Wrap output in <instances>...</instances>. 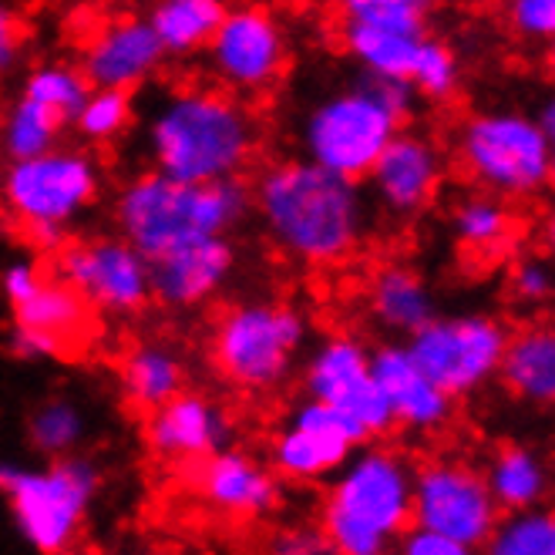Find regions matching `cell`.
Returning a JSON list of instances; mask_svg holds the SVG:
<instances>
[{
    "mask_svg": "<svg viewBox=\"0 0 555 555\" xmlns=\"http://www.w3.org/2000/svg\"><path fill=\"white\" fill-rule=\"evenodd\" d=\"M485 548L492 555H552L555 552V518L545 505L499 512L495 529Z\"/></svg>",
    "mask_w": 555,
    "mask_h": 555,
    "instance_id": "cell-32",
    "label": "cell"
},
{
    "mask_svg": "<svg viewBox=\"0 0 555 555\" xmlns=\"http://www.w3.org/2000/svg\"><path fill=\"white\" fill-rule=\"evenodd\" d=\"M417 91L408 78H380L361 72L347 88L326 91L300 121L304 158L344 179L364 182L384 145L408 125Z\"/></svg>",
    "mask_w": 555,
    "mask_h": 555,
    "instance_id": "cell-5",
    "label": "cell"
},
{
    "mask_svg": "<svg viewBox=\"0 0 555 555\" xmlns=\"http://www.w3.org/2000/svg\"><path fill=\"white\" fill-rule=\"evenodd\" d=\"M263 145L256 112L225 88L179 85L158 98L145 125L152 169L179 182L243 176Z\"/></svg>",
    "mask_w": 555,
    "mask_h": 555,
    "instance_id": "cell-2",
    "label": "cell"
},
{
    "mask_svg": "<svg viewBox=\"0 0 555 555\" xmlns=\"http://www.w3.org/2000/svg\"><path fill=\"white\" fill-rule=\"evenodd\" d=\"M310 344V320L283 300H243L216 317L209 357L219 377L243 395H273Z\"/></svg>",
    "mask_w": 555,
    "mask_h": 555,
    "instance_id": "cell-8",
    "label": "cell"
},
{
    "mask_svg": "<svg viewBox=\"0 0 555 555\" xmlns=\"http://www.w3.org/2000/svg\"><path fill=\"white\" fill-rule=\"evenodd\" d=\"M185 361L176 347L162 340H142L121 357L118 364V387L121 398L132 411H155L185 387Z\"/></svg>",
    "mask_w": 555,
    "mask_h": 555,
    "instance_id": "cell-24",
    "label": "cell"
},
{
    "mask_svg": "<svg viewBox=\"0 0 555 555\" xmlns=\"http://www.w3.org/2000/svg\"><path fill=\"white\" fill-rule=\"evenodd\" d=\"M91 435V421L72 395H51L27 414V444L38 459H68L78 454Z\"/></svg>",
    "mask_w": 555,
    "mask_h": 555,
    "instance_id": "cell-29",
    "label": "cell"
},
{
    "mask_svg": "<svg viewBox=\"0 0 555 555\" xmlns=\"http://www.w3.org/2000/svg\"><path fill=\"white\" fill-rule=\"evenodd\" d=\"M195 492L225 518H267L283 499L280 475L230 444L195 462Z\"/></svg>",
    "mask_w": 555,
    "mask_h": 555,
    "instance_id": "cell-21",
    "label": "cell"
},
{
    "mask_svg": "<svg viewBox=\"0 0 555 555\" xmlns=\"http://www.w3.org/2000/svg\"><path fill=\"white\" fill-rule=\"evenodd\" d=\"M451 236L462 249L488 259L499 256L515 240V212L508 209V199H499L492 192H468L454 203L451 216Z\"/></svg>",
    "mask_w": 555,
    "mask_h": 555,
    "instance_id": "cell-28",
    "label": "cell"
},
{
    "mask_svg": "<svg viewBox=\"0 0 555 555\" xmlns=\"http://www.w3.org/2000/svg\"><path fill=\"white\" fill-rule=\"evenodd\" d=\"M225 11V0H155L145 21L166 48V57H195L206 51Z\"/></svg>",
    "mask_w": 555,
    "mask_h": 555,
    "instance_id": "cell-26",
    "label": "cell"
},
{
    "mask_svg": "<svg viewBox=\"0 0 555 555\" xmlns=\"http://www.w3.org/2000/svg\"><path fill=\"white\" fill-rule=\"evenodd\" d=\"M273 548L283 555H323V552H331V542H326L320 526H297V529L280 532Z\"/></svg>",
    "mask_w": 555,
    "mask_h": 555,
    "instance_id": "cell-43",
    "label": "cell"
},
{
    "mask_svg": "<svg viewBox=\"0 0 555 555\" xmlns=\"http://www.w3.org/2000/svg\"><path fill=\"white\" fill-rule=\"evenodd\" d=\"M411 88L417 98H428V102H451L462 88V64L454 48L441 38H435L431 30L417 41L411 72H408Z\"/></svg>",
    "mask_w": 555,
    "mask_h": 555,
    "instance_id": "cell-36",
    "label": "cell"
},
{
    "mask_svg": "<svg viewBox=\"0 0 555 555\" xmlns=\"http://www.w3.org/2000/svg\"><path fill=\"white\" fill-rule=\"evenodd\" d=\"M444 179L448 158L441 145L408 125L398 128L364 176L371 203L395 222H414L428 212L444 189Z\"/></svg>",
    "mask_w": 555,
    "mask_h": 555,
    "instance_id": "cell-15",
    "label": "cell"
},
{
    "mask_svg": "<svg viewBox=\"0 0 555 555\" xmlns=\"http://www.w3.org/2000/svg\"><path fill=\"white\" fill-rule=\"evenodd\" d=\"M495 380H502V387L521 404L548 408L555 401V334L545 320L508 331Z\"/></svg>",
    "mask_w": 555,
    "mask_h": 555,
    "instance_id": "cell-23",
    "label": "cell"
},
{
    "mask_svg": "<svg viewBox=\"0 0 555 555\" xmlns=\"http://www.w3.org/2000/svg\"><path fill=\"white\" fill-rule=\"evenodd\" d=\"M203 54L219 88L236 98L270 94L289 68L286 30L273 11L259 4L225 11Z\"/></svg>",
    "mask_w": 555,
    "mask_h": 555,
    "instance_id": "cell-12",
    "label": "cell"
},
{
    "mask_svg": "<svg viewBox=\"0 0 555 555\" xmlns=\"http://www.w3.org/2000/svg\"><path fill=\"white\" fill-rule=\"evenodd\" d=\"M488 492H492L499 512L535 508L548 499V465L545 459L521 441L502 444L485 468Z\"/></svg>",
    "mask_w": 555,
    "mask_h": 555,
    "instance_id": "cell-25",
    "label": "cell"
},
{
    "mask_svg": "<svg viewBox=\"0 0 555 555\" xmlns=\"http://www.w3.org/2000/svg\"><path fill=\"white\" fill-rule=\"evenodd\" d=\"M102 485L105 475L88 454H68L30 468L0 459V495L11 505L21 539L44 555L68 552L81 542Z\"/></svg>",
    "mask_w": 555,
    "mask_h": 555,
    "instance_id": "cell-7",
    "label": "cell"
},
{
    "mask_svg": "<svg viewBox=\"0 0 555 555\" xmlns=\"http://www.w3.org/2000/svg\"><path fill=\"white\" fill-rule=\"evenodd\" d=\"M421 38L404 35V30H387V27L340 21L344 51L357 61V68H361V72L380 75V78H408Z\"/></svg>",
    "mask_w": 555,
    "mask_h": 555,
    "instance_id": "cell-30",
    "label": "cell"
},
{
    "mask_svg": "<svg viewBox=\"0 0 555 555\" xmlns=\"http://www.w3.org/2000/svg\"><path fill=\"white\" fill-rule=\"evenodd\" d=\"M505 21L521 44L542 48L555 38V0H505Z\"/></svg>",
    "mask_w": 555,
    "mask_h": 555,
    "instance_id": "cell-37",
    "label": "cell"
},
{
    "mask_svg": "<svg viewBox=\"0 0 555 555\" xmlns=\"http://www.w3.org/2000/svg\"><path fill=\"white\" fill-rule=\"evenodd\" d=\"M395 548L404 552V555H468L459 542H451L448 535H441L435 529L414 526V521L398 535Z\"/></svg>",
    "mask_w": 555,
    "mask_h": 555,
    "instance_id": "cell-42",
    "label": "cell"
},
{
    "mask_svg": "<svg viewBox=\"0 0 555 555\" xmlns=\"http://www.w3.org/2000/svg\"><path fill=\"white\" fill-rule=\"evenodd\" d=\"M532 118H535V125L542 128V132L555 142V102H552V98L539 108V115H532Z\"/></svg>",
    "mask_w": 555,
    "mask_h": 555,
    "instance_id": "cell-44",
    "label": "cell"
},
{
    "mask_svg": "<svg viewBox=\"0 0 555 555\" xmlns=\"http://www.w3.org/2000/svg\"><path fill=\"white\" fill-rule=\"evenodd\" d=\"M105 189V169L91 145H54L35 158L4 162L0 209L38 253L68 243L72 225L94 209Z\"/></svg>",
    "mask_w": 555,
    "mask_h": 555,
    "instance_id": "cell-6",
    "label": "cell"
},
{
    "mask_svg": "<svg viewBox=\"0 0 555 555\" xmlns=\"http://www.w3.org/2000/svg\"><path fill=\"white\" fill-rule=\"evenodd\" d=\"M14 323L38 326V331L68 340L78 350L94 331V310L75 286L54 276L38 286L35 297H27L21 307H14Z\"/></svg>",
    "mask_w": 555,
    "mask_h": 555,
    "instance_id": "cell-27",
    "label": "cell"
},
{
    "mask_svg": "<svg viewBox=\"0 0 555 555\" xmlns=\"http://www.w3.org/2000/svg\"><path fill=\"white\" fill-rule=\"evenodd\" d=\"M41 283H44V273L30 256L11 259V263L4 267V273H0V293H4V300L11 304V310L21 307L27 297H35Z\"/></svg>",
    "mask_w": 555,
    "mask_h": 555,
    "instance_id": "cell-41",
    "label": "cell"
},
{
    "mask_svg": "<svg viewBox=\"0 0 555 555\" xmlns=\"http://www.w3.org/2000/svg\"><path fill=\"white\" fill-rule=\"evenodd\" d=\"M371 374L395 414V428H404L408 435H441L454 421V401L451 395L424 374L414 357L408 353L404 340H387L380 347H371Z\"/></svg>",
    "mask_w": 555,
    "mask_h": 555,
    "instance_id": "cell-19",
    "label": "cell"
},
{
    "mask_svg": "<svg viewBox=\"0 0 555 555\" xmlns=\"http://www.w3.org/2000/svg\"><path fill=\"white\" fill-rule=\"evenodd\" d=\"M236 246L230 236H203L149 259L152 300L166 310H195L225 289L236 273Z\"/></svg>",
    "mask_w": 555,
    "mask_h": 555,
    "instance_id": "cell-17",
    "label": "cell"
},
{
    "mask_svg": "<svg viewBox=\"0 0 555 555\" xmlns=\"http://www.w3.org/2000/svg\"><path fill=\"white\" fill-rule=\"evenodd\" d=\"M512 297L521 307H545L555 293V273L552 263L542 256H521L508 273Z\"/></svg>",
    "mask_w": 555,
    "mask_h": 555,
    "instance_id": "cell-38",
    "label": "cell"
},
{
    "mask_svg": "<svg viewBox=\"0 0 555 555\" xmlns=\"http://www.w3.org/2000/svg\"><path fill=\"white\" fill-rule=\"evenodd\" d=\"M8 350L17 361H27V364H51V361H68V357H75V347L68 340H61L48 331H38V326H24V323L11 326Z\"/></svg>",
    "mask_w": 555,
    "mask_h": 555,
    "instance_id": "cell-39",
    "label": "cell"
},
{
    "mask_svg": "<svg viewBox=\"0 0 555 555\" xmlns=\"http://www.w3.org/2000/svg\"><path fill=\"white\" fill-rule=\"evenodd\" d=\"M24 51H27V24L8 0H0V81L21 68Z\"/></svg>",
    "mask_w": 555,
    "mask_h": 555,
    "instance_id": "cell-40",
    "label": "cell"
},
{
    "mask_svg": "<svg viewBox=\"0 0 555 555\" xmlns=\"http://www.w3.org/2000/svg\"><path fill=\"white\" fill-rule=\"evenodd\" d=\"M54 256V276L75 286L94 313L139 317L152 304L149 259L125 236H85L72 240Z\"/></svg>",
    "mask_w": 555,
    "mask_h": 555,
    "instance_id": "cell-13",
    "label": "cell"
},
{
    "mask_svg": "<svg viewBox=\"0 0 555 555\" xmlns=\"http://www.w3.org/2000/svg\"><path fill=\"white\" fill-rule=\"evenodd\" d=\"M552 139L532 115L515 108L475 112L459 128V166L462 172L499 199H539L552 185Z\"/></svg>",
    "mask_w": 555,
    "mask_h": 555,
    "instance_id": "cell-9",
    "label": "cell"
},
{
    "mask_svg": "<svg viewBox=\"0 0 555 555\" xmlns=\"http://www.w3.org/2000/svg\"><path fill=\"white\" fill-rule=\"evenodd\" d=\"M340 21L371 24L404 35H428L441 0H334Z\"/></svg>",
    "mask_w": 555,
    "mask_h": 555,
    "instance_id": "cell-35",
    "label": "cell"
},
{
    "mask_svg": "<svg viewBox=\"0 0 555 555\" xmlns=\"http://www.w3.org/2000/svg\"><path fill=\"white\" fill-rule=\"evenodd\" d=\"M112 212L118 236L152 259L203 236H230L253 212V192L243 176L179 182L149 169L118 189Z\"/></svg>",
    "mask_w": 555,
    "mask_h": 555,
    "instance_id": "cell-3",
    "label": "cell"
},
{
    "mask_svg": "<svg viewBox=\"0 0 555 555\" xmlns=\"http://www.w3.org/2000/svg\"><path fill=\"white\" fill-rule=\"evenodd\" d=\"M68 132V121L44 108L41 102L27 94H17L8 105L4 118H0V158L4 162H21V158H35L54 145L64 142Z\"/></svg>",
    "mask_w": 555,
    "mask_h": 555,
    "instance_id": "cell-31",
    "label": "cell"
},
{
    "mask_svg": "<svg viewBox=\"0 0 555 555\" xmlns=\"http://www.w3.org/2000/svg\"><path fill=\"white\" fill-rule=\"evenodd\" d=\"M304 387L307 398L331 404L361 424L371 441L398 431L384 390L371 374V347L364 337L340 331L317 340L304 361Z\"/></svg>",
    "mask_w": 555,
    "mask_h": 555,
    "instance_id": "cell-14",
    "label": "cell"
},
{
    "mask_svg": "<svg viewBox=\"0 0 555 555\" xmlns=\"http://www.w3.org/2000/svg\"><path fill=\"white\" fill-rule=\"evenodd\" d=\"M367 441L371 438L357 421L317 398H307L293 408L283 431L273 438L270 462L286 481H320L331 478L350 459V451Z\"/></svg>",
    "mask_w": 555,
    "mask_h": 555,
    "instance_id": "cell-16",
    "label": "cell"
},
{
    "mask_svg": "<svg viewBox=\"0 0 555 555\" xmlns=\"http://www.w3.org/2000/svg\"><path fill=\"white\" fill-rule=\"evenodd\" d=\"M411 454L390 444H361L331 475L320 529L340 555H384L411 526Z\"/></svg>",
    "mask_w": 555,
    "mask_h": 555,
    "instance_id": "cell-4",
    "label": "cell"
},
{
    "mask_svg": "<svg viewBox=\"0 0 555 555\" xmlns=\"http://www.w3.org/2000/svg\"><path fill=\"white\" fill-rule=\"evenodd\" d=\"M249 192L267 240L297 267H344L371 236L374 206L364 182L310 158L270 162L249 182Z\"/></svg>",
    "mask_w": 555,
    "mask_h": 555,
    "instance_id": "cell-1",
    "label": "cell"
},
{
    "mask_svg": "<svg viewBox=\"0 0 555 555\" xmlns=\"http://www.w3.org/2000/svg\"><path fill=\"white\" fill-rule=\"evenodd\" d=\"M78 68L91 88L135 91L166 68V48L145 17H118L88 38Z\"/></svg>",
    "mask_w": 555,
    "mask_h": 555,
    "instance_id": "cell-20",
    "label": "cell"
},
{
    "mask_svg": "<svg viewBox=\"0 0 555 555\" xmlns=\"http://www.w3.org/2000/svg\"><path fill=\"white\" fill-rule=\"evenodd\" d=\"M508 323L495 313H435L404 337L414 364L454 401L475 398L499 374Z\"/></svg>",
    "mask_w": 555,
    "mask_h": 555,
    "instance_id": "cell-10",
    "label": "cell"
},
{
    "mask_svg": "<svg viewBox=\"0 0 555 555\" xmlns=\"http://www.w3.org/2000/svg\"><path fill=\"white\" fill-rule=\"evenodd\" d=\"M499 505L485 472L462 459H435L414 468L411 521L459 542L465 552L485 548L495 529Z\"/></svg>",
    "mask_w": 555,
    "mask_h": 555,
    "instance_id": "cell-11",
    "label": "cell"
},
{
    "mask_svg": "<svg viewBox=\"0 0 555 555\" xmlns=\"http://www.w3.org/2000/svg\"><path fill=\"white\" fill-rule=\"evenodd\" d=\"M88 91H91L88 78L81 75V68H75L68 61H44L38 68H30L21 85V94L35 98V102H41L44 108L61 115L68 125L81 112Z\"/></svg>",
    "mask_w": 555,
    "mask_h": 555,
    "instance_id": "cell-34",
    "label": "cell"
},
{
    "mask_svg": "<svg viewBox=\"0 0 555 555\" xmlns=\"http://www.w3.org/2000/svg\"><path fill=\"white\" fill-rule=\"evenodd\" d=\"M135 121V98L121 88H91L81 112L75 115V132L85 145H112Z\"/></svg>",
    "mask_w": 555,
    "mask_h": 555,
    "instance_id": "cell-33",
    "label": "cell"
},
{
    "mask_svg": "<svg viewBox=\"0 0 555 555\" xmlns=\"http://www.w3.org/2000/svg\"><path fill=\"white\" fill-rule=\"evenodd\" d=\"M233 441V421L203 390H179L145 414V444L158 462L195 465Z\"/></svg>",
    "mask_w": 555,
    "mask_h": 555,
    "instance_id": "cell-18",
    "label": "cell"
},
{
    "mask_svg": "<svg viewBox=\"0 0 555 555\" xmlns=\"http://www.w3.org/2000/svg\"><path fill=\"white\" fill-rule=\"evenodd\" d=\"M364 304L371 320L395 340L411 337L417 326H424L438 313L431 283L408 263L377 267L367 280Z\"/></svg>",
    "mask_w": 555,
    "mask_h": 555,
    "instance_id": "cell-22",
    "label": "cell"
}]
</instances>
